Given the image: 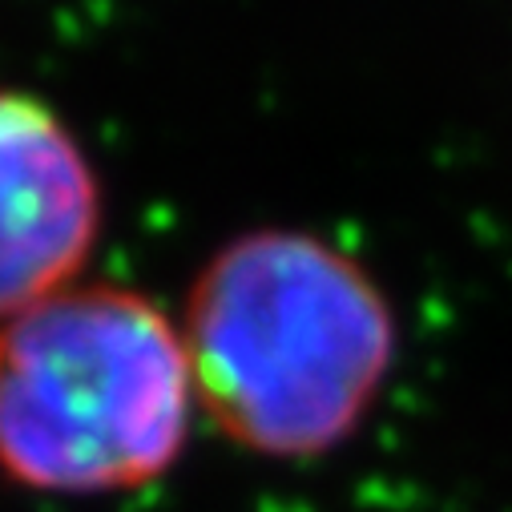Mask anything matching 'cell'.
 I'll list each match as a JSON object with an SVG mask.
<instances>
[{
  "label": "cell",
  "mask_w": 512,
  "mask_h": 512,
  "mask_svg": "<svg viewBox=\"0 0 512 512\" xmlns=\"http://www.w3.org/2000/svg\"><path fill=\"white\" fill-rule=\"evenodd\" d=\"M178 327L206 420L267 460L347 444L396 363V315L375 279L347 250L283 226L218 246Z\"/></svg>",
  "instance_id": "cell-1"
},
{
  "label": "cell",
  "mask_w": 512,
  "mask_h": 512,
  "mask_svg": "<svg viewBox=\"0 0 512 512\" xmlns=\"http://www.w3.org/2000/svg\"><path fill=\"white\" fill-rule=\"evenodd\" d=\"M194 412L182 327L142 291L73 283L0 323V476L25 492L150 488Z\"/></svg>",
  "instance_id": "cell-2"
},
{
  "label": "cell",
  "mask_w": 512,
  "mask_h": 512,
  "mask_svg": "<svg viewBox=\"0 0 512 512\" xmlns=\"http://www.w3.org/2000/svg\"><path fill=\"white\" fill-rule=\"evenodd\" d=\"M101 210L97 170L65 117L0 85V323L77 283Z\"/></svg>",
  "instance_id": "cell-3"
}]
</instances>
